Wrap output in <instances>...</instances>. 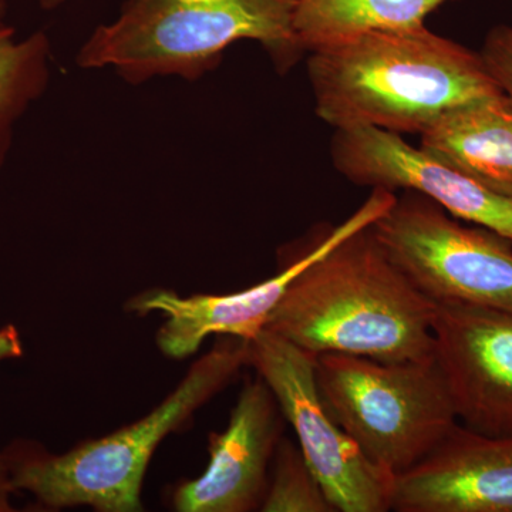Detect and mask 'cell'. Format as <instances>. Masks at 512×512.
<instances>
[{"label":"cell","mask_w":512,"mask_h":512,"mask_svg":"<svg viewBox=\"0 0 512 512\" xmlns=\"http://www.w3.org/2000/svg\"><path fill=\"white\" fill-rule=\"evenodd\" d=\"M308 76L316 113L336 130L421 134L458 104L503 93L480 52L426 26L319 47Z\"/></svg>","instance_id":"cell-1"},{"label":"cell","mask_w":512,"mask_h":512,"mask_svg":"<svg viewBox=\"0 0 512 512\" xmlns=\"http://www.w3.org/2000/svg\"><path fill=\"white\" fill-rule=\"evenodd\" d=\"M434 303L390 258L372 225L302 269L265 329L312 353L382 362L434 356Z\"/></svg>","instance_id":"cell-2"},{"label":"cell","mask_w":512,"mask_h":512,"mask_svg":"<svg viewBox=\"0 0 512 512\" xmlns=\"http://www.w3.org/2000/svg\"><path fill=\"white\" fill-rule=\"evenodd\" d=\"M248 366V340L218 336L173 392L146 417L64 454L18 443L9 456V491H26L49 510L92 507L100 512L143 510L141 488L151 457L168 434L184 427Z\"/></svg>","instance_id":"cell-3"},{"label":"cell","mask_w":512,"mask_h":512,"mask_svg":"<svg viewBox=\"0 0 512 512\" xmlns=\"http://www.w3.org/2000/svg\"><path fill=\"white\" fill-rule=\"evenodd\" d=\"M296 0H127L117 20L87 39L77 64L113 67L131 84L178 76L195 82L238 40L262 45L286 73L305 50L293 26Z\"/></svg>","instance_id":"cell-4"},{"label":"cell","mask_w":512,"mask_h":512,"mask_svg":"<svg viewBox=\"0 0 512 512\" xmlns=\"http://www.w3.org/2000/svg\"><path fill=\"white\" fill-rule=\"evenodd\" d=\"M316 383L330 417L393 477L429 456L458 421L434 356L382 362L323 353Z\"/></svg>","instance_id":"cell-5"},{"label":"cell","mask_w":512,"mask_h":512,"mask_svg":"<svg viewBox=\"0 0 512 512\" xmlns=\"http://www.w3.org/2000/svg\"><path fill=\"white\" fill-rule=\"evenodd\" d=\"M372 229L431 302L512 308V239L500 232L464 225L414 191L396 194Z\"/></svg>","instance_id":"cell-6"},{"label":"cell","mask_w":512,"mask_h":512,"mask_svg":"<svg viewBox=\"0 0 512 512\" xmlns=\"http://www.w3.org/2000/svg\"><path fill=\"white\" fill-rule=\"evenodd\" d=\"M248 366L274 393L335 511H392L396 477L372 463L330 417L316 383V356L262 329L248 340Z\"/></svg>","instance_id":"cell-7"},{"label":"cell","mask_w":512,"mask_h":512,"mask_svg":"<svg viewBox=\"0 0 512 512\" xmlns=\"http://www.w3.org/2000/svg\"><path fill=\"white\" fill-rule=\"evenodd\" d=\"M433 338L461 424L512 434V308L434 303Z\"/></svg>","instance_id":"cell-8"},{"label":"cell","mask_w":512,"mask_h":512,"mask_svg":"<svg viewBox=\"0 0 512 512\" xmlns=\"http://www.w3.org/2000/svg\"><path fill=\"white\" fill-rule=\"evenodd\" d=\"M376 212L363 204L339 227H330L284 259L278 274L228 295H178L167 289H151L127 303V311L137 315L160 312L165 322L157 332V345L164 356L180 360L198 352L208 336H235L251 340L265 329L269 316L286 289L305 266L353 232L369 227Z\"/></svg>","instance_id":"cell-9"},{"label":"cell","mask_w":512,"mask_h":512,"mask_svg":"<svg viewBox=\"0 0 512 512\" xmlns=\"http://www.w3.org/2000/svg\"><path fill=\"white\" fill-rule=\"evenodd\" d=\"M330 156L350 183L419 192L458 220L512 239V197L488 190L421 148L410 146L400 134L375 127L336 130Z\"/></svg>","instance_id":"cell-10"},{"label":"cell","mask_w":512,"mask_h":512,"mask_svg":"<svg viewBox=\"0 0 512 512\" xmlns=\"http://www.w3.org/2000/svg\"><path fill=\"white\" fill-rule=\"evenodd\" d=\"M284 416L268 384L248 380L227 429L210 436V463L195 480L177 485L171 498L180 512L261 510L269 470L284 431Z\"/></svg>","instance_id":"cell-11"},{"label":"cell","mask_w":512,"mask_h":512,"mask_svg":"<svg viewBox=\"0 0 512 512\" xmlns=\"http://www.w3.org/2000/svg\"><path fill=\"white\" fill-rule=\"evenodd\" d=\"M392 511L512 512V434L487 436L457 423L396 477Z\"/></svg>","instance_id":"cell-12"},{"label":"cell","mask_w":512,"mask_h":512,"mask_svg":"<svg viewBox=\"0 0 512 512\" xmlns=\"http://www.w3.org/2000/svg\"><path fill=\"white\" fill-rule=\"evenodd\" d=\"M420 137L421 150L440 163L512 197V101L504 92L458 104Z\"/></svg>","instance_id":"cell-13"},{"label":"cell","mask_w":512,"mask_h":512,"mask_svg":"<svg viewBox=\"0 0 512 512\" xmlns=\"http://www.w3.org/2000/svg\"><path fill=\"white\" fill-rule=\"evenodd\" d=\"M450 0H296L293 26L303 50L369 32L424 26L431 12Z\"/></svg>","instance_id":"cell-14"},{"label":"cell","mask_w":512,"mask_h":512,"mask_svg":"<svg viewBox=\"0 0 512 512\" xmlns=\"http://www.w3.org/2000/svg\"><path fill=\"white\" fill-rule=\"evenodd\" d=\"M50 55L45 32L16 40V30L0 20V171L8 160L16 123L46 92Z\"/></svg>","instance_id":"cell-15"},{"label":"cell","mask_w":512,"mask_h":512,"mask_svg":"<svg viewBox=\"0 0 512 512\" xmlns=\"http://www.w3.org/2000/svg\"><path fill=\"white\" fill-rule=\"evenodd\" d=\"M259 511L336 512L301 448L288 437L282 436L276 447Z\"/></svg>","instance_id":"cell-16"},{"label":"cell","mask_w":512,"mask_h":512,"mask_svg":"<svg viewBox=\"0 0 512 512\" xmlns=\"http://www.w3.org/2000/svg\"><path fill=\"white\" fill-rule=\"evenodd\" d=\"M488 72L500 89L512 101V28L507 25L494 26L485 36L480 50Z\"/></svg>","instance_id":"cell-17"},{"label":"cell","mask_w":512,"mask_h":512,"mask_svg":"<svg viewBox=\"0 0 512 512\" xmlns=\"http://www.w3.org/2000/svg\"><path fill=\"white\" fill-rule=\"evenodd\" d=\"M22 338L16 326L6 325L0 329V362L9 359H19L23 356Z\"/></svg>","instance_id":"cell-18"},{"label":"cell","mask_w":512,"mask_h":512,"mask_svg":"<svg viewBox=\"0 0 512 512\" xmlns=\"http://www.w3.org/2000/svg\"><path fill=\"white\" fill-rule=\"evenodd\" d=\"M9 456L6 451L0 453V490H8L9 491Z\"/></svg>","instance_id":"cell-19"},{"label":"cell","mask_w":512,"mask_h":512,"mask_svg":"<svg viewBox=\"0 0 512 512\" xmlns=\"http://www.w3.org/2000/svg\"><path fill=\"white\" fill-rule=\"evenodd\" d=\"M10 491L0 490V512L13 511L12 504H10L9 497Z\"/></svg>","instance_id":"cell-20"},{"label":"cell","mask_w":512,"mask_h":512,"mask_svg":"<svg viewBox=\"0 0 512 512\" xmlns=\"http://www.w3.org/2000/svg\"><path fill=\"white\" fill-rule=\"evenodd\" d=\"M66 2H69V0H39L40 6L46 10L59 8V6Z\"/></svg>","instance_id":"cell-21"},{"label":"cell","mask_w":512,"mask_h":512,"mask_svg":"<svg viewBox=\"0 0 512 512\" xmlns=\"http://www.w3.org/2000/svg\"><path fill=\"white\" fill-rule=\"evenodd\" d=\"M6 13V0H0V20H2L3 16Z\"/></svg>","instance_id":"cell-22"}]
</instances>
